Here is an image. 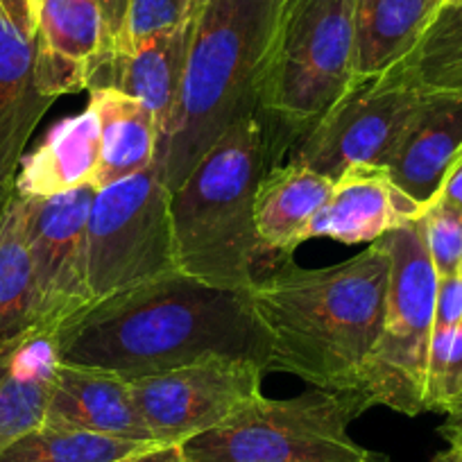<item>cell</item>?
<instances>
[{"mask_svg": "<svg viewBox=\"0 0 462 462\" xmlns=\"http://www.w3.org/2000/svg\"><path fill=\"white\" fill-rule=\"evenodd\" d=\"M114 462H186V457L180 444H154V447Z\"/></svg>", "mask_w": 462, "mask_h": 462, "instance_id": "obj_32", "label": "cell"}, {"mask_svg": "<svg viewBox=\"0 0 462 462\" xmlns=\"http://www.w3.org/2000/svg\"><path fill=\"white\" fill-rule=\"evenodd\" d=\"M263 365L252 358L207 356L130 379L132 394L157 444H186L259 397Z\"/></svg>", "mask_w": 462, "mask_h": 462, "instance_id": "obj_9", "label": "cell"}, {"mask_svg": "<svg viewBox=\"0 0 462 462\" xmlns=\"http://www.w3.org/2000/svg\"><path fill=\"white\" fill-rule=\"evenodd\" d=\"M385 462H388V460H385Z\"/></svg>", "mask_w": 462, "mask_h": 462, "instance_id": "obj_35", "label": "cell"}, {"mask_svg": "<svg viewBox=\"0 0 462 462\" xmlns=\"http://www.w3.org/2000/svg\"><path fill=\"white\" fill-rule=\"evenodd\" d=\"M154 447V442L109 438L69 426L42 424L16 439L0 462H114Z\"/></svg>", "mask_w": 462, "mask_h": 462, "instance_id": "obj_24", "label": "cell"}, {"mask_svg": "<svg viewBox=\"0 0 462 462\" xmlns=\"http://www.w3.org/2000/svg\"><path fill=\"white\" fill-rule=\"evenodd\" d=\"M43 424L91 430L132 442H154L134 402L130 381L116 372L64 361L57 367Z\"/></svg>", "mask_w": 462, "mask_h": 462, "instance_id": "obj_14", "label": "cell"}, {"mask_svg": "<svg viewBox=\"0 0 462 462\" xmlns=\"http://www.w3.org/2000/svg\"><path fill=\"white\" fill-rule=\"evenodd\" d=\"M37 322V288L25 199L14 195L0 217V345Z\"/></svg>", "mask_w": 462, "mask_h": 462, "instance_id": "obj_23", "label": "cell"}, {"mask_svg": "<svg viewBox=\"0 0 462 462\" xmlns=\"http://www.w3.org/2000/svg\"><path fill=\"white\" fill-rule=\"evenodd\" d=\"M93 195V186H82L55 198H23L37 288L34 324L60 336L96 304L87 268V220Z\"/></svg>", "mask_w": 462, "mask_h": 462, "instance_id": "obj_11", "label": "cell"}, {"mask_svg": "<svg viewBox=\"0 0 462 462\" xmlns=\"http://www.w3.org/2000/svg\"><path fill=\"white\" fill-rule=\"evenodd\" d=\"M100 166V123L91 106L51 127L43 143L25 154L16 175V193L25 199L55 198L93 186Z\"/></svg>", "mask_w": 462, "mask_h": 462, "instance_id": "obj_18", "label": "cell"}, {"mask_svg": "<svg viewBox=\"0 0 462 462\" xmlns=\"http://www.w3.org/2000/svg\"><path fill=\"white\" fill-rule=\"evenodd\" d=\"M88 106L100 123V166L93 189H105L154 166L159 125L148 106L114 87L88 91Z\"/></svg>", "mask_w": 462, "mask_h": 462, "instance_id": "obj_21", "label": "cell"}, {"mask_svg": "<svg viewBox=\"0 0 462 462\" xmlns=\"http://www.w3.org/2000/svg\"><path fill=\"white\" fill-rule=\"evenodd\" d=\"M97 7L102 12V19H105L106 34H109V42L114 52H118L123 42V32H125L127 23V12H130L132 0H96Z\"/></svg>", "mask_w": 462, "mask_h": 462, "instance_id": "obj_30", "label": "cell"}, {"mask_svg": "<svg viewBox=\"0 0 462 462\" xmlns=\"http://www.w3.org/2000/svg\"><path fill=\"white\" fill-rule=\"evenodd\" d=\"M424 208L394 184L385 166L356 163L336 181L328 202L313 217L306 241L331 238L345 245L374 243L390 231L420 220Z\"/></svg>", "mask_w": 462, "mask_h": 462, "instance_id": "obj_13", "label": "cell"}, {"mask_svg": "<svg viewBox=\"0 0 462 462\" xmlns=\"http://www.w3.org/2000/svg\"><path fill=\"white\" fill-rule=\"evenodd\" d=\"M198 3H199V5H204V3H207V0H198Z\"/></svg>", "mask_w": 462, "mask_h": 462, "instance_id": "obj_34", "label": "cell"}, {"mask_svg": "<svg viewBox=\"0 0 462 462\" xmlns=\"http://www.w3.org/2000/svg\"><path fill=\"white\" fill-rule=\"evenodd\" d=\"M444 0H354L356 79L376 78L417 43Z\"/></svg>", "mask_w": 462, "mask_h": 462, "instance_id": "obj_22", "label": "cell"}, {"mask_svg": "<svg viewBox=\"0 0 462 462\" xmlns=\"http://www.w3.org/2000/svg\"><path fill=\"white\" fill-rule=\"evenodd\" d=\"M433 462H462V429L451 433L448 447L433 457Z\"/></svg>", "mask_w": 462, "mask_h": 462, "instance_id": "obj_33", "label": "cell"}, {"mask_svg": "<svg viewBox=\"0 0 462 462\" xmlns=\"http://www.w3.org/2000/svg\"><path fill=\"white\" fill-rule=\"evenodd\" d=\"M193 28L195 21L175 32L162 34L130 51L118 52L114 61L102 70L93 88L114 87L136 97L141 105L152 111L162 139L180 97Z\"/></svg>", "mask_w": 462, "mask_h": 462, "instance_id": "obj_20", "label": "cell"}, {"mask_svg": "<svg viewBox=\"0 0 462 462\" xmlns=\"http://www.w3.org/2000/svg\"><path fill=\"white\" fill-rule=\"evenodd\" d=\"M52 102L37 84V42L0 14V217L16 193L25 145Z\"/></svg>", "mask_w": 462, "mask_h": 462, "instance_id": "obj_15", "label": "cell"}, {"mask_svg": "<svg viewBox=\"0 0 462 462\" xmlns=\"http://www.w3.org/2000/svg\"><path fill=\"white\" fill-rule=\"evenodd\" d=\"M282 5L283 0H207L199 7L180 97L154 159L168 190L225 132L256 116Z\"/></svg>", "mask_w": 462, "mask_h": 462, "instance_id": "obj_3", "label": "cell"}, {"mask_svg": "<svg viewBox=\"0 0 462 462\" xmlns=\"http://www.w3.org/2000/svg\"><path fill=\"white\" fill-rule=\"evenodd\" d=\"M333 180L288 162L263 172L256 189L254 222L263 254L291 256L306 241L313 217L322 211Z\"/></svg>", "mask_w": 462, "mask_h": 462, "instance_id": "obj_19", "label": "cell"}, {"mask_svg": "<svg viewBox=\"0 0 462 462\" xmlns=\"http://www.w3.org/2000/svg\"><path fill=\"white\" fill-rule=\"evenodd\" d=\"M42 0H0V14L25 39L37 37Z\"/></svg>", "mask_w": 462, "mask_h": 462, "instance_id": "obj_29", "label": "cell"}, {"mask_svg": "<svg viewBox=\"0 0 462 462\" xmlns=\"http://www.w3.org/2000/svg\"><path fill=\"white\" fill-rule=\"evenodd\" d=\"M383 241L390 254L383 327L356 394L367 408L385 406L417 417L426 412V370L439 277L426 250L420 220L390 231Z\"/></svg>", "mask_w": 462, "mask_h": 462, "instance_id": "obj_7", "label": "cell"}, {"mask_svg": "<svg viewBox=\"0 0 462 462\" xmlns=\"http://www.w3.org/2000/svg\"><path fill=\"white\" fill-rule=\"evenodd\" d=\"M426 250L438 277L462 273V208L433 199L420 217Z\"/></svg>", "mask_w": 462, "mask_h": 462, "instance_id": "obj_27", "label": "cell"}, {"mask_svg": "<svg viewBox=\"0 0 462 462\" xmlns=\"http://www.w3.org/2000/svg\"><path fill=\"white\" fill-rule=\"evenodd\" d=\"M462 322V273L438 279L433 328H456Z\"/></svg>", "mask_w": 462, "mask_h": 462, "instance_id": "obj_28", "label": "cell"}, {"mask_svg": "<svg viewBox=\"0 0 462 462\" xmlns=\"http://www.w3.org/2000/svg\"><path fill=\"white\" fill-rule=\"evenodd\" d=\"M390 254L383 238L331 268L288 263L247 288L265 372L328 393H356L383 327Z\"/></svg>", "mask_w": 462, "mask_h": 462, "instance_id": "obj_1", "label": "cell"}, {"mask_svg": "<svg viewBox=\"0 0 462 462\" xmlns=\"http://www.w3.org/2000/svg\"><path fill=\"white\" fill-rule=\"evenodd\" d=\"M87 268L96 304L177 273L171 190L157 168L96 190L87 220Z\"/></svg>", "mask_w": 462, "mask_h": 462, "instance_id": "obj_8", "label": "cell"}, {"mask_svg": "<svg viewBox=\"0 0 462 462\" xmlns=\"http://www.w3.org/2000/svg\"><path fill=\"white\" fill-rule=\"evenodd\" d=\"M60 363V333L37 324L0 345V456L46 421Z\"/></svg>", "mask_w": 462, "mask_h": 462, "instance_id": "obj_16", "label": "cell"}, {"mask_svg": "<svg viewBox=\"0 0 462 462\" xmlns=\"http://www.w3.org/2000/svg\"><path fill=\"white\" fill-rule=\"evenodd\" d=\"M356 82L354 0H283L256 121L265 171Z\"/></svg>", "mask_w": 462, "mask_h": 462, "instance_id": "obj_5", "label": "cell"}, {"mask_svg": "<svg viewBox=\"0 0 462 462\" xmlns=\"http://www.w3.org/2000/svg\"><path fill=\"white\" fill-rule=\"evenodd\" d=\"M61 361L141 379L207 356L252 358L265 346L247 291L184 277L141 283L93 304L60 336Z\"/></svg>", "mask_w": 462, "mask_h": 462, "instance_id": "obj_2", "label": "cell"}, {"mask_svg": "<svg viewBox=\"0 0 462 462\" xmlns=\"http://www.w3.org/2000/svg\"><path fill=\"white\" fill-rule=\"evenodd\" d=\"M435 199H444V202L453 204V207L462 208V148L456 154L453 163L448 166L447 177H444L442 186H439Z\"/></svg>", "mask_w": 462, "mask_h": 462, "instance_id": "obj_31", "label": "cell"}, {"mask_svg": "<svg viewBox=\"0 0 462 462\" xmlns=\"http://www.w3.org/2000/svg\"><path fill=\"white\" fill-rule=\"evenodd\" d=\"M365 411L356 393L259 394L181 448L186 462H385L346 430Z\"/></svg>", "mask_w": 462, "mask_h": 462, "instance_id": "obj_6", "label": "cell"}, {"mask_svg": "<svg viewBox=\"0 0 462 462\" xmlns=\"http://www.w3.org/2000/svg\"><path fill=\"white\" fill-rule=\"evenodd\" d=\"M265 172L261 125L241 121L171 190L177 273L225 291H247L263 254L254 199Z\"/></svg>", "mask_w": 462, "mask_h": 462, "instance_id": "obj_4", "label": "cell"}, {"mask_svg": "<svg viewBox=\"0 0 462 462\" xmlns=\"http://www.w3.org/2000/svg\"><path fill=\"white\" fill-rule=\"evenodd\" d=\"M37 84L51 97L91 91L116 52L96 0H42Z\"/></svg>", "mask_w": 462, "mask_h": 462, "instance_id": "obj_12", "label": "cell"}, {"mask_svg": "<svg viewBox=\"0 0 462 462\" xmlns=\"http://www.w3.org/2000/svg\"><path fill=\"white\" fill-rule=\"evenodd\" d=\"M424 408L462 415V322L456 328H433Z\"/></svg>", "mask_w": 462, "mask_h": 462, "instance_id": "obj_25", "label": "cell"}, {"mask_svg": "<svg viewBox=\"0 0 462 462\" xmlns=\"http://www.w3.org/2000/svg\"><path fill=\"white\" fill-rule=\"evenodd\" d=\"M199 7L198 0H132L118 52L193 23Z\"/></svg>", "mask_w": 462, "mask_h": 462, "instance_id": "obj_26", "label": "cell"}, {"mask_svg": "<svg viewBox=\"0 0 462 462\" xmlns=\"http://www.w3.org/2000/svg\"><path fill=\"white\" fill-rule=\"evenodd\" d=\"M460 148L462 96L420 93V106L394 145L385 168L399 190L426 208L438 195Z\"/></svg>", "mask_w": 462, "mask_h": 462, "instance_id": "obj_17", "label": "cell"}, {"mask_svg": "<svg viewBox=\"0 0 462 462\" xmlns=\"http://www.w3.org/2000/svg\"><path fill=\"white\" fill-rule=\"evenodd\" d=\"M420 106V93L393 75L356 79L295 145L291 162L336 181L349 166H385Z\"/></svg>", "mask_w": 462, "mask_h": 462, "instance_id": "obj_10", "label": "cell"}]
</instances>
